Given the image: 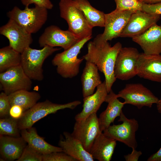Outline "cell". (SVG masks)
I'll return each mask as SVG.
<instances>
[{"instance_id":"obj_1","label":"cell","mask_w":161,"mask_h":161,"mask_svg":"<svg viewBox=\"0 0 161 161\" xmlns=\"http://www.w3.org/2000/svg\"><path fill=\"white\" fill-rule=\"evenodd\" d=\"M122 47L120 42L111 46L108 41L102 38L101 34H99L92 41L88 43L87 53L82 57L86 61L95 65L99 70L103 74L109 93L116 79L114 67L117 55Z\"/></svg>"},{"instance_id":"obj_2","label":"cell","mask_w":161,"mask_h":161,"mask_svg":"<svg viewBox=\"0 0 161 161\" xmlns=\"http://www.w3.org/2000/svg\"><path fill=\"white\" fill-rule=\"evenodd\" d=\"M92 38L82 39L68 49L55 55L52 63L56 67L57 72L61 76L72 78L78 74L80 65L84 59L78 58V55L84 44Z\"/></svg>"},{"instance_id":"obj_3","label":"cell","mask_w":161,"mask_h":161,"mask_svg":"<svg viewBox=\"0 0 161 161\" xmlns=\"http://www.w3.org/2000/svg\"><path fill=\"white\" fill-rule=\"evenodd\" d=\"M59 5L60 16L67 22L70 31L80 40L92 37L93 28L73 0H61Z\"/></svg>"},{"instance_id":"obj_4","label":"cell","mask_w":161,"mask_h":161,"mask_svg":"<svg viewBox=\"0 0 161 161\" xmlns=\"http://www.w3.org/2000/svg\"><path fill=\"white\" fill-rule=\"evenodd\" d=\"M61 48L46 46L41 49L26 48L21 53V65L27 75L31 79L38 81L44 78L42 66L45 60Z\"/></svg>"},{"instance_id":"obj_5","label":"cell","mask_w":161,"mask_h":161,"mask_svg":"<svg viewBox=\"0 0 161 161\" xmlns=\"http://www.w3.org/2000/svg\"><path fill=\"white\" fill-rule=\"evenodd\" d=\"M7 15L10 19L32 34L37 32L45 23L48 12L47 9L37 5L32 8L25 7L23 10L16 6Z\"/></svg>"},{"instance_id":"obj_6","label":"cell","mask_w":161,"mask_h":161,"mask_svg":"<svg viewBox=\"0 0 161 161\" xmlns=\"http://www.w3.org/2000/svg\"><path fill=\"white\" fill-rule=\"evenodd\" d=\"M79 100H75L64 104L53 103L48 100L37 103L31 108L24 111L18 120V128L21 130L29 129L36 122L51 114L66 109H75L81 103Z\"/></svg>"},{"instance_id":"obj_7","label":"cell","mask_w":161,"mask_h":161,"mask_svg":"<svg viewBox=\"0 0 161 161\" xmlns=\"http://www.w3.org/2000/svg\"><path fill=\"white\" fill-rule=\"evenodd\" d=\"M119 117L118 121L122 122V123L110 125L103 133L117 141L125 144L132 149H136L137 144L135 135L138 129V122L134 118H128L123 111Z\"/></svg>"},{"instance_id":"obj_8","label":"cell","mask_w":161,"mask_h":161,"mask_svg":"<svg viewBox=\"0 0 161 161\" xmlns=\"http://www.w3.org/2000/svg\"><path fill=\"white\" fill-rule=\"evenodd\" d=\"M117 96L123 98L125 104L132 105L139 109L145 106L151 108L159 100L149 89L140 83L126 84Z\"/></svg>"},{"instance_id":"obj_9","label":"cell","mask_w":161,"mask_h":161,"mask_svg":"<svg viewBox=\"0 0 161 161\" xmlns=\"http://www.w3.org/2000/svg\"><path fill=\"white\" fill-rule=\"evenodd\" d=\"M140 54L137 49L122 47L117 55L114 72L116 78L129 80L137 75V63Z\"/></svg>"},{"instance_id":"obj_10","label":"cell","mask_w":161,"mask_h":161,"mask_svg":"<svg viewBox=\"0 0 161 161\" xmlns=\"http://www.w3.org/2000/svg\"><path fill=\"white\" fill-rule=\"evenodd\" d=\"M100 132H102L100 129L98 117L94 113L84 120L76 121L71 134L89 153L95 140Z\"/></svg>"},{"instance_id":"obj_11","label":"cell","mask_w":161,"mask_h":161,"mask_svg":"<svg viewBox=\"0 0 161 161\" xmlns=\"http://www.w3.org/2000/svg\"><path fill=\"white\" fill-rule=\"evenodd\" d=\"M31 80L21 65L10 67L0 73L1 88L8 95L20 90L29 91L32 87Z\"/></svg>"},{"instance_id":"obj_12","label":"cell","mask_w":161,"mask_h":161,"mask_svg":"<svg viewBox=\"0 0 161 161\" xmlns=\"http://www.w3.org/2000/svg\"><path fill=\"white\" fill-rule=\"evenodd\" d=\"M79 41L68 30H64L56 26L52 25L45 29L39 38L38 43L40 47H43L46 46L60 47L66 50Z\"/></svg>"},{"instance_id":"obj_13","label":"cell","mask_w":161,"mask_h":161,"mask_svg":"<svg viewBox=\"0 0 161 161\" xmlns=\"http://www.w3.org/2000/svg\"><path fill=\"white\" fill-rule=\"evenodd\" d=\"M0 33L8 39L10 47L21 53L32 42L31 34L10 19L0 27Z\"/></svg>"},{"instance_id":"obj_14","label":"cell","mask_w":161,"mask_h":161,"mask_svg":"<svg viewBox=\"0 0 161 161\" xmlns=\"http://www.w3.org/2000/svg\"><path fill=\"white\" fill-rule=\"evenodd\" d=\"M161 15L148 14L142 11L133 13L120 37L131 38L140 35L160 19Z\"/></svg>"},{"instance_id":"obj_15","label":"cell","mask_w":161,"mask_h":161,"mask_svg":"<svg viewBox=\"0 0 161 161\" xmlns=\"http://www.w3.org/2000/svg\"><path fill=\"white\" fill-rule=\"evenodd\" d=\"M132 12L116 9L105 14L104 30L102 38L108 41L120 36L127 24Z\"/></svg>"},{"instance_id":"obj_16","label":"cell","mask_w":161,"mask_h":161,"mask_svg":"<svg viewBox=\"0 0 161 161\" xmlns=\"http://www.w3.org/2000/svg\"><path fill=\"white\" fill-rule=\"evenodd\" d=\"M137 70L140 77L161 83V55L140 53Z\"/></svg>"},{"instance_id":"obj_17","label":"cell","mask_w":161,"mask_h":161,"mask_svg":"<svg viewBox=\"0 0 161 161\" xmlns=\"http://www.w3.org/2000/svg\"><path fill=\"white\" fill-rule=\"evenodd\" d=\"M132 38L133 41L140 46L144 53H161V25L155 24L143 33Z\"/></svg>"},{"instance_id":"obj_18","label":"cell","mask_w":161,"mask_h":161,"mask_svg":"<svg viewBox=\"0 0 161 161\" xmlns=\"http://www.w3.org/2000/svg\"><path fill=\"white\" fill-rule=\"evenodd\" d=\"M108 93L104 80L97 87L94 93L83 98L82 110L75 116V121L84 120L92 114L96 113L102 104L106 102Z\"/></svg>"},{"instance_id":"obj_19","label":"cell","mask_w":161,"mask_h":161,"mask_svg":"<svg viewBox=\"0 0 161 161\" xmlns=\"http://www.w3.org/2000/svg\"><path fill=\"white\" fill-rule=\"evenodd\" d=\"M27 143L21 136L0 135V161H16L21 155Z\"/></svg>"},{"instance_id":"obj_20","label":"cell","mask_w":161,"mask_h":161,"mask_svg":"<svg viewBox=\"0 0 161 161\" xmlns=\"http://www.w3.org/2000/svg\"><path fill=\"white\" fill-rule=\"evenodd\" d=\"M64 138L61 139L58 145L64 152L76 161H93L91 154L86 151L81 143L66 131L63 133Z\"/></svg>"},{"instance_id":"obj_21","label":"cell","mask_w":161,"mask_h":161,"mask_svg":"<svg viewBox=\"0 0 161 161\" xmlns=\"http://www.w3.org/2000/svg\"><path fill=\"white\" fill-rule=\"evenodd\" d=\"M117 141L100 132L95 140L89 151L93 158L99 161H110Z\"/></svg>"},{"instance_id":"obj_22","label":"cell","mask_w":161,"mask_h":161,"mask_svg":"<svg viewBox=\"0 0 161 161\" xmlns=\"http://www.w3.org/2000/svg\"><path fill=\"white\" fill-rule=\"evenodd\" d=\"M105 102L108 103L107 106L98 117L100 129L102 132L113 123L117 117L120 116L125 104L118 100L117 94L112 89L108 94Z\"/></svg>"},{"instance_id":"obj_23","label":"cell","mask_w":161,"mask_h":161,"mask_svg":"<svg viewBox=\"0 0 161 161\" xmlns=\"http://www.w3.org/2000/svg\"><path fill=\"white\" fill-rule=\"evenodd\" d=\"M20 134L28 144L39 153L43 155L54 152L63 151L61 148L51 145L37 133L33 127L21 130Z\"/></svg>"},{"instance_id":"obj_24","label":"cell","mask_w":161,"mask_h":161,"mask_svg":"<svg viewBox=\"0 0 161 161\" xmlns=\"http://www.w3.org/2000/svg\"><path fill=\"white\" fill-rule=\"evenodd\" d=\"M98 70L94 64L86 61L81 77L83 98L93 94L95 88L102 83Z\"/></svg>"},{"instance_id":"obj_25","label":"cell","mask_w":161,"mask_h":161,"mask_svg":"<svg viewBox=\"0 0 161 161\" xmlns=\"http://www.w3.org/2000/svg\"><path fill=\"white\" fill-rule=\"evenodd\" d=\"M75 5L83 13L90 25L95 27H104L105 14L103 12L93 7L87 0H73Z\"/></svg>"},{"instance_id":"obj_26","label":"cell","mask_w":161,"mask_h":161,"mask_svg":"<svg viewBox=\"0 0 161 161\" xmlns=\"http://www.w3.org/2000/svg\"><path fill=\"white\" fill-rule=\"evenodd\" d=\"M8 96L11 106H20L24 112L34 106L41 98L38 93L27 90L17 91L10 94Z\"/></svg>"},{"instance_id":"obj_27","label":"cell","mask_w":161,"mask_h":161,"mask_svg":"<svg viewBox=\"0 0 161 161\" xmlns=\"http://www.w3.org/2000/svg\"><path fill=\"white\" fill-rule=\"evenodd\" d=\"M21 53L9 45L0 49V72H3L9 68L21 64Z\"/></svg>"},{"instance_id":"obj_28","label":"cell","mask_w":161,"mask_h":161,"mask_svg":"<svg viewBox=\"0 0 161 161\" xmlns=\"http://www.w3.org/2000/svg\"><path fill=\"white\" fill-rule=\"evenodd\" d=\"M18 120L10 116L0 119V135L13 137L20 136Z\"/></svg>"},{"instance_id":"obj_29","label":"cell","mask_w":161,"mask_h":161,"mask_svg":"<svg viewBox=\"0 0 161 161\" xmlns=\"http://www.w3.org/2000/svg\"><path fill=\"white\" fill-rule=\"evenodd\" d=\"M116 9L123 11H128L133 13L142 11L143 0H115Z\"/></svg>"},{"instance_id":"obj_30","label":"cell","mask_w":161,"mask_h":161,"mask_svg":"<svg viewBox=\"0 0 161 161\" xmlns=\"http://www.w3.org/2000/svg\"><path fill=\"white\" fill-rule=\"evenodd\" d=\"M42 154L27 144L17 161H42Z\"/></svg>"},{"instance_id":"obj_31","label":"cell","mask_w":161,"mask_h":161,"mask_svg":"<svg viewBox=\"0 0 161 161\" xmlns=\"http://www.w3.org/2000/svg\"><path fill=\"white\" fill-rule=\"evenodd\" d=\"M42 161H76L63 151L54 152L42 155Z\"/></svg>"},{"instance_id":"obj_32","label":"cell","mask_w":161,"mask_h":161,"mask_svg":"<svg viewBox=\"0 0 161 161\" xmlns=\"http://www.w3.org/2000/svg\"><path fill=\"white\" fill-rule=\"evenodd\" d=\"M11 106L8 95L4 92L0 94V117L4 118L10 116L9 112Z\"/></svg>"},{"instance_id":"obj_33","label":"cell","mask_w":161,"mask_h":161,"mask_svg":"<svg viewBox=\"0 0 161 161\" xmlns=\"http://www.w3.org/2000/svg\"><path fill=\"white\" fill-rule=\"evenodd\" d=\"M22 4L25 7H29L31 4H34L39 7L47 10L52 9L53 5L50 0H20Z\"/></svg>"},{"instance_id":"obj_34","label":"cell","mask_w":161,"mask_h":161,"mask_svg":"<svg viewBox=\"0 0 161 161\" xmlns=\"http://www.w3.org/2000/svg\"><path fill=\"white\" fill-rule=\"evenodd\" d=\"M142 11L151 14L161 15V2L152 4L144 3Z\"/></svg>"},{"instance_id":"obj_35","label":"cell","mask_w":161,"mask_h":161,"mask_svg":"<svg viewBox=\"0 0 161 161\" xmlns=\"http://www.w3.org/2000/svg\"><path fill=\"white\" fill-rule=\"evenodd\" d=\"M24 111L22 107L17 105L11 106L9 112V115L12 118L17 120L22 116Z\"/></svg>"},{"instance_id":"obj_36","label":"cell","mask_w":161,"mask_h":161,"mask_svg":"<svg viewBox=\"0 0 161 161\" xmlns=\"http://www.w3.org/2000/svg\"><path fill=\"white\" fill-rule=\"evenodd\" d=\"M142 154L141 151H137L136 149H132L131 153L125 155L124 157L126 161H137Z\"/></svg>"},{"instance_id":"obj_37","label":"cell","mask_w":161,"mask_h":161,"mask_svg":"<svg viewBox=\"0 0 161 161\" xmlns=\"http://www.w3.org/2000/svg\"><path fill=\"white\" fill-rule=\"evenodd\" d=\"M147 161H161V147L157 152L150 156Z\"/></svg>"},{"instance_id":"obj_38","label":"cell","mask_w":161,"mask_h":161,"mask_svg":"<svg viewBox=\"0 0 161 161\" xmlns=\"http://www.w3.org/2000/svg\"><path fill=\"white\" fill-rule=\"evenodd\" d=\"M144 3L152 4L161 2V0H143Z\"/></svg>"},{"instance_id":"obj_39","label":"cell","mask_w":161,"mask_h":161,"mask_svg":"<svg viewBox=\"0 0 161 161\" xmlns=\"http://www.w3.org/2000/svg\"><path fill=\"white\" fill-rule=\"evenodd\" d=\"M156 104L157 110L159 112L161 113V98L159 99Z\"/></svg>"}]
</instances>
